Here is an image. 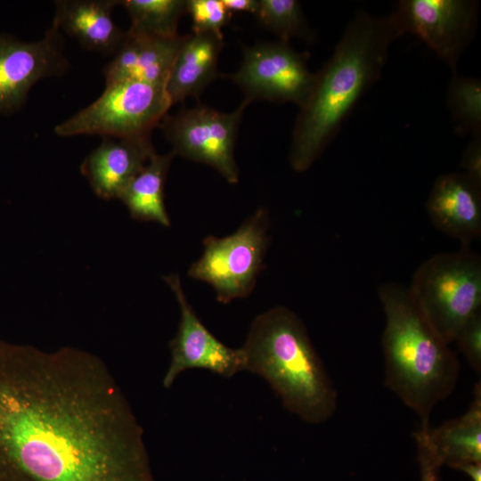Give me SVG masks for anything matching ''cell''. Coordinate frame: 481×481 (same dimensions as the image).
<instances>
[{
    "mask_svg": "<svg viewBox=\"0 0 481 481\" xmlns=\"http://www.w3.org/2000/svg\"><path fill=\"white\" fill-rule=\"evenodd\" d=\"M0 481H156L104 362L0 338Z\"/></svg>",
    "mask_w": 481,
    "mask_h": 481,
    "instance_id": "cell-1",
    "label": "cell"
},
{
    "mask_svg": "<svg viewBox=\"0 0 481 481\" xmlns=\"http://www.w3.org/2000/svg\"><path fill=\"white\" fill-rule=\"evenodd\" d=\"M399 37L391 14L377 17L361 11L350 20L300 107L289 151L295 171L307 170L321 156L360 97L379 79L389 46Z\"/></svg>",
    "mask_w": 481,
    "mask_h": 481,
    "instance_id": "cell-2",
    "label": "cell"
},
{
    "mask_svg": "<svg viewBox=\"0 0 481 481\" xmlns=\"http://www.w3.org/2000/svg\"><path fill=\"white\" fill-rule=\"evenodd\" d=\"M245 371L263 378L283 406L319 424L337 408V392L303 322L283 306L258 314L240 347Z\"/></svg>",
    "mask_w": 481,
    "mask_h": 481,
    "instance_id": "cell-3",
    "label": "cell"
},
{
    "mask_svg": "<svg viewBox=\"0 0 481 481\" xmlns=\"http://www.w3.org/2000/svg\"><path fill=\"white\" fill-rule=\"evenodd\" d=\"M378 292L385 314V385L421 422L429 423L433 409L456 387L458 357L429 326L407 289L384 283Z\"/></svg>",
    "mask_w": 481,
    "mask_h": 481,
    "instance_id": "cell-4",
    "label": "cell"
},
{
    "mask_svg": "<svg viewBox=\"0 0 481 481\" xmlns=\"http://www.w3.org/2000/svg\"><path fill=\"white\" fill-rule=\"evenodd\" d=\"M414 305L447 344L481 307V258L469 247L436 254L414 273L407 289Z\"/></svg>",
    "mask_w": 481,
    "mask_h": 481,
    "instance_id": "cell-5",
    "label": "cell"
},
{
    "mask_svg": "<svg viewBox=\"0 0 481 481\" xmlns=\"http://www.w3.org/2000/svg\"><path fill=\"white\" fill-rule=\"evenodd\" d=\"M171 106L165 86L118 81L106 85L94 102L57 125L54 133L61 137L147 135L159 125Z\"/></svg>",
    "mask_w": 481,
    "mask_h": 481,
    "instance_id": "cell-6",
    "label": "cell"
},
{
    "mask_svg": "<svg viewBox=\"0 0 481 481\" xmlns=\"http://www.w3.org/2000/svg\"><path fill=\"white\" fill-rule=\"evenodd\" d=\"M269 215L259 208L233 233L203 240V253L188 275L210 284L219 302L246 298L263 267L269 242Z\"/></svg>",
    "mask_w": 481,
    "mask_h": 481,
    "instance_id": "cell-7",
    "label": "cell"
},
{
    "mask_svg": "<svg viewBox=\"0 0 481 481\" xmlns=\"http://www.w3.org/2000/svg\"><path fill=\"white\" fill-rule=\"evenodd\" d=\"M250 102L244 99L231 112L197 104L174 115L167 114L159 126L175 155L207 164L228 183H237L239 170L234 148L244 110Z\"/></svg>",
    "mask_w": 481,
    "mask_h": 481,
    "instance_id": "cell-8",
    "label": "cell"
},
{
    "mask_svg": "<svg viewBox=\"0 0 481 481\" xmlns=\"http://www.w3.org/2000/svg\"><path fill=\"white\" fill-rule=\"evenodd\" d=\"M227 77L250 102H292L300 108L311 93L315 73L309 70L306 53L278 41L244 46L239 69Z\"/></svg>",
    "mask_w": 481,
    "mask_h": 481,
    "instance_id": "cell-9",
    "label": "cell"
},
{
    "mask_svg": "<svg viewBox=\"0 0 481 481\" xmlns=\"http://www.w3.org/2000/svg\"><path fill=\"white\" fill-rule=\"evenodd\" d=\"M391 15L400 36L415 35L455 72L461 54L475 33L477 4L470 0H402Z\"/></svg>",
    "mask_w": 481,
    "mask_h": 481,
    "instance_id": "cell-10",
    "label": "cell"
},
{
    "mask_svg": "<svg viewBox=\"0 0 481 481\" xmlns=\"http://www.w3.org/2000/svg\"><path fill=\"white\" fill-rule=\"evenodd\" d=\"M53 21L43 38L25 42L0 34V113L12 114L25 103L31 87L40 79L62 75L69 62L63 40Z\"/></svg>",
    "mask_w": 481,
    "mask_h": 481,
    "instance_id": "cell-11",
    "label": "cell"
},
{
    "mask_svg": "<svg viewBox=\"0 0 481 481\" xmlns=\"http://www.w3.org/2000/svg\"><path fill=\"white\" fill-rule=\"evenodd\" d=\"M180 307V322L169 343L171 360L162 385L169 388L177 377L191 369H203L224 378L245 371L241 348H232L216 338L189 304L178 274L164 276Z\"/></svg>",
    "mask_w": 481,
    "mask_h": 481,
    "instance_id": "cell-12",
    "label": "cell"
},
{
    "mask_svg": "<svg viewBox=\"0 0 481 481\" xmlns=\"http://www.w3.org/2000/svg\"><path fill=\"white\" fill-rule=\"evenodd\" d=\"M481 183L464 173L438 176L427 200L433 224L469 247L481 234Z\"/></svg>",
    "mask_w": 481,
    "mask_h": 481,
    "instance_id": "cell-13",
    "label": "cell"
},
{
    "mask_svg": "<svg viewBox=\"0 0 481 481\" xmlns=\"http://www.w3.org/2000/svg\"><path fill=\"white\" fill-rule=\"evenodd\" d=\"M155 152L151 135L135 137H102L81 165L94 193L104 200L120 197L130 181Z\"/></svg>",
    "mask_w": 481,
    "mask_h": 481,
    "instance_id": "cell-14",
    "label": "cell"
},
{
    "mask_svg": "<svg viewBox=\"0 0 481 481\" xmlns=\"http://www.w3.org/2000/svg\"><path fill=\"white\" fill-rule=\"evenodd\" d=\"M185 37L162 38L126 30L122 45L103 68L106 85L132 80L166 86Z\"/></svg>",
    "mask_w": 481,
    "mask_h": 481,
    "instance_id": "cell-15",
    "label": "cell"
},
{
    "mask_svg": "<svg viewBox=\"0 0 481 481\" xmlns=\"http://www.w3.org/2000/svg\"><path fill=\"white\" fill-rule=\"evenodd\" d=\"M117 0L55 1L53 22L80 45L103 54H115L122 45L126 31L113 20Z\"/></svg>",
    "mask_w": 481,
    "mask_h": 481,
    "instance_id": "cell-16",
    "label": "cell"
},
{
    "mask_svg": "<svg viewBox=\"0 0 481 481\" xmlns=\"http://www.w3.org/2000/svg\"><path fill=\"white\" fill-rule=\"evenodd\" d=\"M418 431L442 466L456 469L464 464L481 462L480 382L476 384L473 401L464 414L435 428L420 422Z\"/></svg>",
    "mask_w": 481,
    "mask_h": 481,
    "instance_id": "cell-17",
    "label": "cell"
},
{
    "mask_svg": "<svg viewBox=\"0 0 481 481\" xmlns=\"http://www.w3.org/2000/svg\"><path fill=\"white\" fill-rule=\"evenodd\" d=\"M223 45V36L186 35L166 85L172 105L198 97L219 77L217 65Z\"/></svg>",
    "mask_w": 481,
    "mask_h": 481,
    "instance_id": "cell-18",
    "label": "cell"
},
{
    "mask_svg": "<svg viewBox=\"0 0 481 481\" xmlns=\"http://www.w3.org/2000/svg\"><path fill=\"white\" fill-rule=\"evenodd\" d=\"M175 154L151 156L146 165L130 181L119 199L128 208L133 218L152 221L163 226L170 225L164 201V188L170 164Z\"/></svg>",
    "mask_w": 481,
    "mask_h": 481,
    "instance_id": "cell-19",
    "label": "cell"
},
{
    "mask_svg": "<svg viewBox=\"0 0 481 481\" xmlns=\"http://www.w3.org/2000/svg\"><path fill=\"white\" fill-rule=\"evenodd\" d=\"M119 4L131 19L127 31L162 38L178 36L179 20L186 12L185 0H125Z\"/></svg>",
    "mask_w": 481,
    "mask_h": 481,
    "instance_id": "cell-20",
    "label": "cell"
},
{
    "mask_svg": "<svg viewBox=\"0 0 481 481\" xmlns=\"http://www.w3.org/2000/svg\"><path fill=\"white\" fill-rule=\"evenodd\" d=\"M447 103L457 133L480 135L481 83L478 78L455 73L449 85Z\"/></svg>",
    "mask_w": 481,
    "mask_h": 481,
    "instance_id": "cell-21",
    "label": "cell"
},
{
    "mask_svg": "<svg viewBox=\"0 0 481 481\" xmlns=\"http://www.w3.org/2000/svg\"><path fill=\"white\" fill-rule=\"evenodd\" d=\"M255 15L265 28L280 37V41L289 43L292 37L305 40L313 37L298 1L258 0Z\"/></svg>",
    "mask_w": 481,
    "mask_h": 481,
    "instance_id": "cell-22",
    "label": "cell"
},
{
    "mask_svg": "<svg viewBox=\"0 0 481 481\" xmlns=\"http://www.w3.org/2000/svg\"><path fill=\"white\" fill-rule=\"evenodd\" d=\"M186 12L192 20L194 34L212 33L222 35V28L230 21V12L222 0H187Z\"/></svg>",
    "mask_w": 481,
    "mask_h": 481,
    "instance_id": "cell-23",
    "label": "cell"
},
{
    "mask_svg": "<svg viewBox=\"0 0 481 481\" xmlns=\"http://www.w3.org/2000/svg\"><path fill=\"white\" fill-rule=\"evenodd\" d=\"M468 363L481 371V312L472 316L458 331L454 341Z\"/></svg>",
    "mask_w": 481,
    "mask_h": 481,
    "instance_id": "cell-24",
    "label": "cell"
},
{
    "mask_svg": "<svg viewBox=\"0 0 481 481\" xmlns=\"http://www.w3.org/2000/svg\"><path fill=\"white\" fill-rule=\"evenodd\" d=\"M413 436L417 444L420 481H440L442 465L429 451L418 430L413 433Z\"/></svg>",
    "mask_w": 481,
    "mask_h": 481,
    "instance_id": "cell-25",
    "label": "cell"
},
{
    "mask_svg": "<svg viewBox=\"0 0 481 481\" xmlns=\"http://www.w3.org/2000/svg\"><path fill=\"white\" fill-rule=\"evenodd\" d=\"M464 174L481 183V138L480 135H473L465 150L461 162Z\"/></svg>",
    "mask_w": 481,
    "mask_h": 481,
    "instance_id": "cell-26",
    "label": "cell"
},
{
    "mask_svg": "<svg viewBox=\"0 0 481 481\" xmlns=\"http://www.w3.org/2000/svg\"><path fill=\"white\" fill-rule=\"evenodd\" d=\"M226 9L232 12H245L256 14L258 7V0H222Z\"/></svg>",
    "mask_w": 481,
    "mask_h": 481,
    "instance_id": "cell-27",
    "label": "cell"
},
{
    "mask_svg": "<svg viewBox=\"0 0 481 481\" xmlns=\"http://www.w3.org/2000/svg\"><path fill=\"white\" fill-rule=\"evenodd\" d=\"M456 469L467 474L471 481H481V462L464 464Z\"/></svg>",
    "mask_w": 481,
    "mask_h": 481,
    "instance_id": "cell-28",
    "label": "cell"
}]
</instances>
